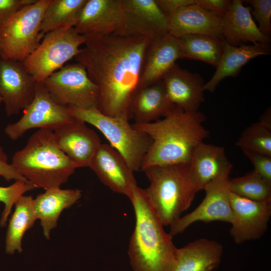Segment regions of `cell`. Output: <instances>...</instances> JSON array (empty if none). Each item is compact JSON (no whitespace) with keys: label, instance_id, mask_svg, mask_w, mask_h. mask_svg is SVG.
Wrapping results in <instances>:
<instances>
[{"label":"cell","instance_id":"5","mask_svg":"<svg viewBox=\"0 0 271 271\" xmlns=\"http://www.w3.org/2000/svg\"><path fill=\"white\" fill-rule=\"evenodd\" d=\"M149 181L145 192L161 222L171 226L201 190L190 163L152 166L142 170Z\"/></svg>","mask_w":271,"mask_h":271},{"label":"cell","instance_id":"28","mask_svg":"<svg viewBox=\"0 0 271 271\" xmlns=\"http://www.w3.org/2000/svg\"><path fill=\"white\" fill-rule=\"evenodd\" d=\"M181 59L201 60L215 68L223 50L222 38L204 35L187 34L178 38Z\"/></svg>","mask_w":271,"mask_h":271},{"label":"cell","instance_id":"4","mask_svg":"<svg viewBox=\"0 0 271 271\" xmlns=\"http://www.w3.org/2000/svg\"><path fill=\"white\" fill-rule=\"evenodd\" d=\"M11 165L36 188H59L78 168L56 144L53 130L39 129L16 152Z\"/></svg>","mask_w":271,"mask_h":271},{"label":"cell","instance_id":"29","mask_svg":"<svg viewBox=\"0 0 271 271\" xmlns=\"http://www.w3.org/2000/svg\"><path fill=\"white\" fill-rule=\"evenodd\" d=\"M86 0H50L41 23V33L66 27H74L81 9Z\"/></svg>","mask_w":271,"mask_h":271},{"label":"cell","instance_id":"7","mask_svg":"<svg viewBox=\"0 0 271 271\" xmlns=\"http://www.w3.org/2000/svg\"><path fill=\"white\" fill-rule=\"evenodd\" d=\"M50 0H37L14 14L0 27L2 59L23 62L38 47L43 36L41 27Z\"/></svg>","mask_w":271,"mask_h":271},{"label":"cell","instance_id":"39","mask_svg":"<svg viewBox=\"0 0 271 271\" xmlns=\"http://www.w3.org/2000/svg\"><path fill=\"white\" fill-rule=\"evenodd\" d=\"M2 60V53H1V46H0V61H1Z\"/></svg>","mask_w":271,"mask_h":271},{"label":"cell","instance_id":"17","mask_svg":"<svg viewBox=\"0 0 271 271\" xmlns=\"http://www.w3.org/2000/svg\"><path fill=\"white\" fill-rule=\"evenodd\" d=\"M122 19L120 0H86L74 27L83 36L115 33Z\"/></svg>","mask_w":271,"mask_h":271},{"label":"cell","instance_id":"6","mask_svg":"<svg viewBox=\"0 0 271 271\" xmlns=\"http://www.w3.org/2000/svg\"><path fill=\"white\" fill-rule=\"evenodd\" d=\"M67 107L76 119L97 128L133 172L141 171L143 159L153 142L147 134L134 128L128 120L105 115L97 108Z\"/></svg>","mask_w":271,"mask_h":271},{"label":"cell","instance_id":"12","mask_svg":"<svg viewBox=\"0 0 271 271\" xmlns=\"http://www.w3.org/2000/svg\"><path fill=\"white\" fill-rule=\"evenodd\" d=\"M122 19L117 34L153 40L169 34L166 16L155 0H120Z\"/></svg>","mask_w":271,"mask_h":271},{"label":"cell","instance_id":"30","mask_svg":"<svg viewBox=\"0 0 271 271\" xmlns=\"http://www.w3.org/2000/svg\"><path fill=\"white\" fill-rule=\"evenodd\" d=\"M270 107L262 114L259 121L247 127L236 143L241 150L271 156Z\"/></svg>","mask_w":271,"mask_h":271},{"label":"cell","instance_id":"18","mask_svg":"<svg viewBox=\"0 0 271 271\" xmlns=\"http://www.w3.org/2000/svg\"><path fill=\"white\" fill-rule=\"evenodd\" d=\"M162 81L169 100L177 108L196 111L204 102L205 83L198 73L183 69L176 63Z\"/></svg>","mask_w":271,"mask_h":271},{"label":"cell","instance_id":"38","mask_svg":"<svg viewBox=\"0 0 271 271\" xmlns=\"http://www.w3.org/2000/svg\"><path fill=\"white\" fill-rule=\"evenodd\" d=\"M158 7L167 17L185 6L194 4L195 0H155Z\"/></svg>","mask_w":271,"mask_h":271},{"label":"cell","instance_id":"27","mask_svg":"<svg viewBox=\"0 0 271 271\" xmlns=\"http://www.w3.org/2000/svg\"><path fill=\"white\" fill-rule=\"evenodd\" d=\"M31 195H22L15 204V210L9 220L5 239V251L13 254L23 251L22 240L26 232L34 225L37 217Z\"/></svg>","mask_w":271,"mask_h":271},{"label":"cell","instance_id":"24","mask_svg":"<svg viewBox=\"0 0 271 271\" xmlns=\"http://www.w3.org/2000/svg\"><path fill=\"white\" fill-rule=\"evenodd\" d=\"M81 197L82 192L79 189L59 188L45 190L34 199V210L47 239L50 238L52 230L57 226L62 211L71 207Z\"/></svg>","mask_w":271,"mask_h":271},{"label":"cell","instance_id":"32","mask_svg":"<svg viewBox=\"0 0 271 271\" xmlns=\"http://www.w3.org/2000/svg\"><path fill=\"white\" fill-rule=\"evenodd\" d=\"M35 189V187L30 182L21 180L15 181L7 187L0 186V202L5 205L0 219V227L7 225L8 218L17 200L26 192Z\"/></svg>","mask_w":271,"mask_h":271},{"label":"cell","instance_id":"40","mask_svg":"<svg viewBox=\"0 0 271 271\" xmlns=\"http://www.w3.org/2000/svg\"><path fill=\"white\" fill-rule=\"evenodd\" d=\"M2 102H3L2 99V97H1V96H0V105H1V103H2Z\"/></svg>","mask_w":271,"mask_h":271},{"label":"cell","instance_id":"37","mask_svg":"<svg viewBox=\"0 0 271 271\" xmlns=\"http://www.w3.org/2000/svg\"><path fill=\"white\" fill-rule=\"evenodd\" d=\"M0 176L7 181L12 180L28 181L16 171L11 164L9 163L7 155L1 146H0Z\"/></svg>","mask_w":271,"mask_h":271},{"label":"cell","instance_id":"36","mask_svg":"<svg viewBox=\"0 0 271 271\" xmlns=\"http://www.w3.org/2000/svg\"><path fill=\"white\" fill-rule=\"evenodd\" d=\"M195 4L204 9L212 12L221 18L228 11L232 1L195 0Z\"/></svg>","mask_w":271,"mask_h":271},{"label":"cell","instance_id":"16","mask_svg":"<svg viewBox=\"0 0 271 271\" xmlns=\"http://www.w3.org/2000/svg\"><path fill=\"white\" fill-rule=\"evenodd\" d=\"M53 133L58 146L78 168L89 167L102 144L96 132L77 119L54 130Z\"/></svg>","mask_w":271,"mask_h":271},{"label":"cell","instance_id":"23","mask_svg":"<svg viewBox=\"0 0 271 271\" xmlns=\"http://www.w3.org/2000/svg\"><path fill=\"white\" fill-rule=\"evenodd\" d=\"M223 249L217 241L196 239L178 248L173 271H214L221 262Z\"/></svg>","mask_w":271,"mask_h":271},{"label":"cell","instance_id":"9","mask_svg":"<svg viewBox=\"0 0 271 271\" xmlns=\"http://www.w3.org/2000/svg\"><path fill=\"white\" fill-rule=\"evenodd\" d=\"M42 82L51 98L60 105L97 108L98 88L80 63L64 65Z\"/></svg>","mask_w":271,"mask_h":271},{"label":"cell","instance_id":"3","mask_svg":"<svg viewBox=\"0 0 271 271\" xmlns=\"http://www.w3.org/2000/svg\"><path fill=\"white\" fill-rule=\"evenodd\" d=\"M135 215L128 255L133 271H173L178 248L164 229L144 189L134 187L129 198Z\"/></svg>","mask_w":271,"mask_h":271},{"label":"cell","instance_id":"22","mask_svg":"<svg viewBox=\"0 0 271 271\" xmlns=\"http://www.w3.org/2000/svg\"><path fill=\"white\" fill-rule=\"evenodd\" d=\"M269 44L231 45L224 41L222 56L211 78L203 86L204 91L213 92L219 83L227 77H236L251 59L270 54Z\"/></svg>","mask_w":271,"mask_h":271},{"label":"cell","instance_id":"20","mask_svg":"<svg viewBox=\"0 0 271 271\" xmlns=\"http://www.w3.org/2000/svg\"><path fill=\"white\" fill-rule=\"evenodd\" d=\"M243 1H232L230 7L221 20L223 39L235 46L252 44H269L270 38L264 36L253 20L250 6L245 7Z\"/></svg>","mask_w":271,"mask_h":271},{"label":"cell","instance_id":"31","mask_svg":"<svg viewBox=\"0 0 271 271\" xmlns=\"http://www.w3.org/2000/svg\"><path fill=\"white\" fill-rule=\"evenodd\" d=\"M229 188L232 193L256 201L271 199V183L253 170L245 175L230 178Z\"/></svg>","mask_w":271,"mask_h":271},{"label":"cell","instance_id":"19","mask_svg":"<svg viewBox=\"0 0 271 271\" xmlns=\"http://www.w3.org/2000/svg\"><path fill=\"white\" fill-rule=\"evenodd\" d=\"M166 17L169 34L176 38L198 34L222 38V18L195 3L182 7Z\"/></svg>","mask_w":271,"mask_h":271},{"label":"cell","instance_id":"33","mask_svg":"<svg viewBox=\"0 0 271 271\" xmlns=\"http://www.w3.org/2000/svg\"><path fill=\"white\" fill-rule=\"evenodd\" d=\"M251 14L258 23V28L264 36L270 38L271 33V1L248 0Z\"/></svg>","mask_w":271,"mask_h":271},{"label":"cell","instance_id":"10","mask_svg":"<svg viewBox=\"0 0 271 271\" xmlns=\"http://www.w3.org/2000/svg\"><path fill=\"white\" fill-rule=\"evenodd\" d=\"M24 111L19 120L5 128V133L13 141L19 139L29 129L54 130L76 119L67 107L56 103L51 98L42 82H37L35 97Z\"/></svg>","mask_w":271,"mask_h":271},{"label":"cell","instance_id":"8","mask_svg":"<svg viewBox=\"0 0 271 271\" xmlns=\"http://www.w3.org/2000/svg\"><path fill=\"white\" fill-rule=\"evenodd\" d=\"M84 42V36L73 27L51 31L44 35L38 47L23 63L36 82H43L75 58Z\"/></svg>","mask_w":271,"mask_h":271},{"label":"cell","instance_id":"26","mask_svg":"<svg viewBox=\"0 0 271 271\" xmlns=\"http://www.w3.org/2000/svg\"><path fill=\"white\" fill-rule=\"evenodd\" d=\"M175 107L161 80L138 91L132 103V118L136 123L152 122L166 116Z\"/></svg>","mask_w":271,"mask_h":271},{"label":"cell","instance_id":"15","mask_svg":"<svg viewBox=\"0 0 271 271\" xmlns=\"http://www.w3.org/2000/svg\"><path fill=\"white\" fill-rule=\"evenodd\" d=\"M89 167L111 190L128 198L134 187L138 185L133 171L121 154L110 145L101 144Z\"/></svg>","mask_w":271,"mask_h":271},{"label":"cell","instance_id":"13","mask_svg":"<svg viewBox=\"0 0 271 271\" xmlns=\"http://www.w3.org/2000/svg\"><path fill=\"white\" fill-rule=\"evenodd\" d=\"M233 219L230 234L237 244L262 237L271 217V199L256 201L229 195Z\"/></svg>","mask_w":271,"mask_h":271},{"label":"cell","instance_id":"35","mask_svg":"<svg viewBox=\"0 0 271 271\" xmlns=\"http://www.w3.org/2000/svg\"><path fill=\"white\" fill-rule=\"evenodd\" d=\"M37 0H0V27L14 14L25 6L34 4Z\"/></svg>","mask_w":271,"mask_h":271},{"label":"cell","instance_id":"1","mask_svg":"<svg viewBox=\"0 0 271 271\" xmlns=\"http://www.w3.org/2000/svg\"><path fill=\"white\" fill-rule=\"evenodd\" d=\"M84 36V47L74 58L98 88L97 109L107 116L132 119V103L152 40L117 34Z\"/></svg>","mask_w":271,"mask_h":271},{"label":"cell","instance_id":"25","mask_svg":"<svg viewBox=\"0 0 271 271\" xmlns=\"http://www.w3.org/2000/svg\"><path fill=\"white\" fill-rule=\"evenodd\" d=\"M200 190L222 175L230 173L233 167L223 147L202 142L196 148L190 162Z\"/></svg>","mask_w":271,"mask_h":271},{"label":"cell","instance_id":"14","mask_svg":"<svg viewBox=\"0 0 271 271\" xmlns=\"http://www.w3.org/2000/svg\"><path fill=\"white\" fill-rule=\"evenodd\" d=\"M36 81L23 62L2 59L0 61V96L7 116L19 113L33 100Z\"/></svg>","mask_w":271,"mask_h":271},{"label":"cell","instance_id":"11","mask_svg":"<svg viewBox=\"0 0 271 271\" xmlns=\"http://www.w3.org/2000/svg\"><path fill=\"white\" fill-rule=\"evenodd\" d=\"M230 173L222 175L205 186L203 190L206 194L201 203L170 226L169 233L172 236L182 233L196 222L232 223L233 216L229 198Z\"/></svg>","mask_w":271,"mask_h":271},{"label":"cell","instance_id":"34","mask_svg":"<svg viewBox=\"0 0 271 271\" xmlns=\"http://www.w3.org/2000/svg\"><path fill=\"white\" fill-rule=\"evenodd\" d=\"M254 166L253 171L271 183V156L241 150Z\"/></svg>","mask_w":271,"mask_h":271},{"label":"cell","instance_id":"21","mask_svg":"<svg viewBox=\"0 0 271 271\" xmlns=\"http://www.w3.org/2000/svg\"><path fill=\"white\" fill-rule=\"evenodd\" d=\"M181 59L178 38L170 34L151 40L146 54L140 89L162 80Z\"/></svg>","mask_w":271,"mask_h":271},{"label":"cell","instance_id":"2","mask_svg":"<svg viewBox=\"0 0 271 271\" xmlns=\"http://www.w3.org/2000/svg\"><path fill=\"white\" fill-rule=\"evenodd\" d=\"M205 119L199 111H186L175 107L155 121L132 124L153 141L143 159L141 171L152 166L190 163L196 148L209 136L203 125Z\"/></svg>","mask_w":271,"mask_h":271}]
</instances>
